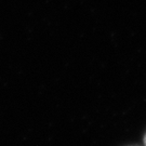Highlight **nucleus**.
Returning a JSON list of instances; mask_svg holds the SVG:
<instances>
[{"label": "nucleus", "instance_id": "obj_1", "mask_svg": "<svg viewBox=\"0 0 146 146\" xmlns=\"http://www.w3.org/2000/svg\"><path fill=\"white\" fill-rule=\"evenodd\" d=\"M144 144L146 145V135H145V137H144Z\"/></svg>", "mask_w": 146, "mask_h": 146}]
</instances>
